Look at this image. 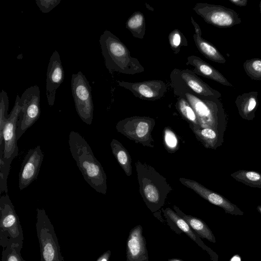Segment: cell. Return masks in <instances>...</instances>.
<instances>
[{
  "label": "cell",
  "mask_w": 261,
  "mask_h": 261,
  "mask_svg": "<svg viewBox=\"0 0 261 261\" xmlns=\"http://www.w3.org/2000/svg\"><path fill=\"white\" fill-rule=\"evenodd\" d=\"M194 41L200 53L206 58L214 62L223 64L226 59L218 49L211 43L199 36L193 35Z\"/></svg>",
  "instance_id": "603a6c76"
},
{
  "label": "cell",
  "mask_w": 261,
  "mask_h": 261,
  "mask_svg": "<svg viewBox=\"0 0 261 261\" xmlns=\"http://www.w3.org/2000/svg\"><path fill=\"white\" fill-rule=\"evenodd\" d=\"M258 212L261 214V205H258L256 208Z\"/></svg>",
  "instance_id": "f35d334b"
},
{
  "label": "cell",
  "mask_w": 261,
  "mask_h": 261,
  "mask_svg": "<svg viewBox=\"0 0 261 261\" xmlns=\"http://www.w3.org/2000/svg\"><path fill=\"white\" fill-rule=\"evenodd\" d=\"M118 85L130 91L141 99L153 101L161 98L167 91V86L161 80L138 82L117 81Z\"/></svg>",
  "instance_id": "5bb4252c"
},
{
  "label": "cell",
  "mask_w": 261,
  "mask_h": 261,
  "mask_svg": "<svg viewBox=\"0 0 261 261\" xmlns=\"http://www.w3.org/2000/svg\"><path fill=\"white\" fill-rule=\"evenodd\" d=\"M173 90L175 95L185 98L192 107L201 128L213 129L224 137L227 117L219 98L200 96L186 89Z\"/></svg>",
  "instance_id": "7a4b0ae2"
},
{
  "label": "cell",
  "mask_w": 261,
  "mask_h": 261,
  "mask_svg": "<svg viewBox=\"0 0 261 261\" xmlns=\"http://www.w3.org/2000/svg\"><path fill=\"white\" fill-rule=\"evenodd\" d=\"M9 98L7 93L2 90L0 93V133L3 130L4 123L8 118Z\"/></svg>",
  "instance_id": "1f68e13d"
},
{
  "label": "cell",
  "mask_w": 261,
  "mask_h": 261,
  "mask_svg": "<svg viewBox=\"0 0 261 261\" xmlns=\"http://www.w3.org/2000/svg\"><path fill=\"white\" fill-rule=\"evenodd\" d=\"M60 2V0H36L37 5L43 13L49 12Z\"/></svg>",
  "instance_id": "d6a6232c"
},
{
  "label": "cell",
  "mask_w": 261,
  "mask_h": 261,
  "mask_svg": "<svg viewBox=\"0 0 261 261\" xmlns=\"http://www.w3.org/2000/svg\"><path fill=\"white\" fill-rule=\"evenodd\" d=\"M191 22L194 27L195 32L196 35L202 36V32L198 24L195 22L192 16L191 17Z\"/></svg>",
  "instance_id": "e575fe53"
},
{
  "label": "cell",
  "mask_w": 261,
  "mask_h": 261,
  "mask_svg": "<svg viewBox=\"0 0 261 261\" xmlns=\"http://www.w3.org/2000/svg\"><path fill=\"white\" fill-rule=\"evenodd\" d=\"M99 43L105 65L110 73L116 71L135 74L144 71L138 60L130 55L126 46L110 31L106 30L101 35Z\"/></svg>",
  "instance_id": "3957f363"
},
{
  "label": "cell",
  "mask_w": 261,
  "mask_h": 261,
  "mask_svg": "<svg viewBox=\"0 0 261 261\" xmlns=\"http://www.w3.org/2000/svg\"><path fill=\"white\" fill-rule=\"evenodd\" d=\"M168 261H185V260L180 259H178V258H171V259H168Z\"/></svg>",
  "instance_id": "74e56055"
},
{
  "label": "cell",
  "mask_w": 261,
  "mask_h": 261,
  "mask_svg": "<svg viewBox=\"0 0 261 261\" xmlns=\"http://www.w3.org/2000/svg\"><path fill=\"white\" fill-rule=\"evenodd\" d=\"M193 10L205 22L219 28H231L241 22L237 12L221 5L198 3Z\"/></svg>",
  "instance_id": "8fae6325"
},
{
  "label": "cell",
  "mask_w": 261,
  "mask_h": 261,
  "mask_svg": "<svg viewBox=\"0 0 261 261\" xmlns=\"http://www.w3.org/2000/svg\"><path fill=\"white\" fill-rule=\"evenodd\" d=\"M71 91L76 112L82 120L88 125L93 118L94 105L91 89L85 75L79 71L72 74Z\"/></svg>",
  "instance_id": "30bf717a"
},
{
  "label": "cell",
  "mask_w": 261,
  "mask_h": 261,
  "mask_svg": "<svg viewBox=\"0 0 261 261\" xmlns=\"http://www.w3.org/2000/svg\"><path fill=\"white\" fill-rule=\"evenodd\" d=\"M229 1L236 6L239 7H245L247 5V0H229Z\"/></svg>",
  "instance_id": "d590c367"
},
{
  "label": "cell",
  "mask_w": 261,
  "mask_h": 261,
  "mask_svg": "<svg viewBox=\"0 0 261 261\" xmlns=\"http://www.w3.org/2000/svg\"><path fill=\"white\" fill-rule=\"evenodd\" d=\"M126 261H149L143 228L138 225L130 230L126 242Z\"/></svg>",
  "instance_id": "e0dca14e"
},
{
  "label": "cell",
  "mask_w": 261,
  "mask_h": 261,
  "mask_svg": "<svg viewBox=\"0 0 261 261\" xmlns=\"http://www.w3.org/2000/svg\"><path fill=\"white\" fill-rule=\"evenodd\" d=\"M135 166L140 194L147 207L155 213L164 206L172 189L166 178L150 165L138 160Z\"/></svg>",
  "instance_id": "277c9868"
},
{
  "label": "cell",
  "mask_w": 261,
  "mask_h": 261,
  "mask_svg": "<svg viewBox=\"0 0 261 261\" xmlns=\"http://www.w3.org/2000/svg\"><path fill=\"white\" fill-rule=\"evenodd\" d=\"M0 245L3 249L11 245L23 246L21 225L8 194L0 198Z\"/></svg>",
  "instance_id": "52a82bcc"
},
{
  "label": "cell",
  "mask_w": 261,
  "mask_h": 261,
  "mask_svg": "<svg viewBox=\"0 0 261 261\" xmlns=\"http://www.w3.org/2000/svg\"><path fill=\"white\" fill-rule=\"evenodd\" d=\"M230 261H241V258L239 255H235L232 257Z\"/></svg>",
  "instance_id": "8d00e7d4"
},
{
  "label": "cell",
  "mask_w": 261,
  "mask_h": 261,
  "mask_svg": "<svg viewBox=\"0 0 261 261\" xmlns=\"http://www.w3.org/2000/svg\"><path fill=\"white\" fill-rule=\"evenodd\" d=\"M125 27L135 38L142 39L145 34V19L142 12H135L127 19Z\"/></svg>",
  "instance_id": "d4e9b609"
},
{
  "label": "cell",
  "mask_w": 261,
  "mask_h": 261,
  "mask_svg": "<svg viewBox=\"0 0 261 261\" xmlns=\"http://www.w3.org/2000/svg\"><path fill=\"white\" fill-rule=\"evenodd\" d=\"M259 10H260V13H261V1L259 3Z\"/></svg>",
  "instance_id": "ab89813d"
},
{
  "label": "cell",
  "mask_w": 261,
  "mask_h": 261,
  "mask_svg": "<svg viewBox=\"0 0 261 261\" xmlns=\"http://www.w3.org/2000/svg\"><path fill=\"white\" fill-rule=\"evenodd\" d=\"M44 155L39 145L30 149L25 155L19 173V188L22 190L38 176Z\"/></svg>",
  "instance_id": "9a60e30c"
},
{
  "label": "cell",
  "mask_w": 261,
  "mask_h": 261,
  "mask_svg": "<svg viewBox=\"0 0 261 261\" xmlns=\"http://www.w3.org/2000/svg\"><path fill=\"white\" fill-rule=\"evenodd\" d=\"M179 180L183 185L195 192L202 198L223 209L226 213L234 216L244 215V212L237 205L220 194L205 188L198 182L184 177L179 178Z\"/></svg>",
  "instance_id": "4fadbf2b"
},
{
  "label": "cell",
  "mask_w": 261,
  "mask_h": 261,
  "mask_svg": "<svg viewBox=\"0 0 261 261\" xmlns=\"http://www.w3.org/2000/svg\"><path fill=\"white\" fill-rule=\"evenodd\" d=\"M154 119L146 116H132L118 121L116 125L118 132L136 143L151 148L154 147L151 135L155 125Z\"/></svg>",
  "instance_id": "ba28073f"
},
{
  "label": "cell",
  "mask_w": 261,
  "mask_h": 261,
  "mask_svg": "<svg viewBox=\"0 0 261 261\" xmlns=\"http://www.w3.org/2000/svg\"><path fill=\"white\" fill-rule=\"evenodd\" d=\"M168 40L171 49L176 55L179 53L181 46H187L188 45L185 36L178 29H175L169 33Z\"/></svg>",
  "instance_id": "83f0119b"
},
{
  "label": "cell",
  "mask_w": 261,
  "mask_h": 261,
  "mask_svg": "<svg viewBox=\"0 0 261 261\" xmlns=\"http://www.w3.org/2000/svg\"><path fill=\"white\" fill-rule=\"evenodd\" d=\"M165 146L169 152L173 153L178 149L177 136L170 127H165L163 132Z\"/></svg>",
  "instance_id": "4dcf8cb0"
},
{
  "label": "cell",
  "mask_w": 261,
  "mask_h": 261,
  "mask_svg": "<svg viewBox=\"0 0 261 261\" xmlns=\"http://www.w3.org/2000/svg\"><path fill=\"white\" fill-rule=\"evenodd\" d=\"M36 229L41 261H64L53 225L43 208H37Z\"/></svg>",
  "instance_id": "8992f818"
},
{
  "label": "cell",
  "mask_w": 261,
  "mask_h": 261,
  "mask_svg": "<svg viewBox=\"0 0 261 261\" xmlns=\"http://www.w3.org/2000/svg\"><path fill=\"white\" fill-rule=\"evenodd\" d=\"M65 77L64 69L58 51L55 50L49 61L46 73V93L48 103L54 105L57 89Z\"/></svg>",
  "instance_id": "2e32d148"
},
{
  "label": "cell",
  "mask_w": 261,
  "mask_h": 261,
  "mask_svg": "<svg viewBox=\"0 0 261 261\" xmlns=\"http://www.w3.org/2000/svg\"><path fill=\"white\" fill-rule=\"evenodd\" d=\"M163 213L168 221L173 223L174 225L186 233L199 246L207 251L213 261H217V255L211 248L205 245L198 235L190 227L184 219L169 207H167L163 210Z\"/></svg>",
  "instance_id": "ac0fdd59"
},
{
  "label": "cell",
  "mask_w": 261,
  "mask_h": 261,
  "mask_svg": "<svg viewBox=\"0 0 261 261\" xmlns=\"http://www.w3.org/2000/svg\"><path fill=\"white\" fill-rule=\"evenodd\" d=\"M173 89H186L195 94L203 96L219 98L221 94L201 80L193 71L189 69L174 68L170 74Z\"/></svg>",
  "instance_id": "7c38bea8"
},
{
  "label": "cell",
  "mask_w": 261,
  "mask_h": 261,
  "mask_svg": "<svg viewBox=\"0 0 261 261\" xmlns=\"http://www.w3.org/2000/svg\"><path fill=\"white\" fill-rule=\"evenodd\" d=\"M187 64L194 67L193 71L196 75L211 79L224 86H233L221 72L199 57L194 55L189 56Z\"/></svg>",
  "instance_id": "d6986e66"
},
{
  "label": "cell",
  "mask_w": 261,
  "mask_h": 261,
  "mask_svg": "<svg viewBox=\"0 0 261 261\" xmlns=\"http://www.w3.org/2000/svg\"><path fill=\"white\" fill-rule=\"evenodd\" d=\"M23 246L11 245L3 249L2 261H26L21 254Z\"/></svg>",
  "instance_id": "f546056e"
},
{
  "label": "cell",
  "mask_w": 261,
  "mask_h": 261,
  "mask_svg": "<svg viewBox=\"0 0 261 261\" xmlns=\"http://www.w3.org/2000/svg\"><path fill=\"white\" fill-rule=\"evenodd\" d=\"M244 70L252 80L261 81V59L255 58L246 60L243 64Z\"/></svg>",
  "instance_id": "f1b7e54d"
},
{
  "label": "cell",
  "mask_w": 261,
  "mask_h": 261,
  "mask_svg": "<svg viewBox=\"0 0 261 261\" xmlns=\"http://www.w3.org/2000/svg\"><path fill=\"white\" fill-rule=\"evenodd\" d=\"M196 138L204 146L208 149H216L222 145L224 137L216 130L209 128H197L190 126Z\"/></svg>",
  "instance_id": "7402d4cb"
},
{
  "label": "cell",
  "mask_w": 261,
  "mask_h": 261,
  "mask_svg": "<svg viewBox=\"0 0 261 261\" xmlns=\"http://www.w3.org/2000/svg\"><path fill=\"white\" fill-rule=\"evenodd\" d=\"M68 143L72 156L86 181L96 192L106 194V174L87 141L78 133L71 131Z\"/></svg>",
  "instance_id": "6da1fadb"
},
{
  "label": "cell",
  "mask_w": 261,
  "mask_h": 261,
  "mask_svg": "<svg viewBox=\"0 0 261 261\" xmlns=\"http://www.w3.org/2000/svg\"><path fill=\"white\" fill-rule=\"evenodd\" d=\"M40 101V91L37 85L31 86L22 94L19 101L21 110L17 122V140L39 118Z\"/></svg>",
  "instance_id": "9c48e42d"
},
{
  "label": "cell",
  "mask_w": 261,
  "mask_h": 261,
  "mask_svg": "<svg viewBox=\"0 0 261 261\" xmlns=\"http://www.w3.org/2000/svg\"><path fill=\"white\" fill-rule=\"evenodd\" d=\"M175 107L180 115L189 122V126L201 128L195 111L185 98L178 96Z\"/></svg>",
  "instance_id": "484cf974"
},
{
  "label": "cell",
  "mask_w": 261,
  "mask_h": 261,
  "mask_svg": "<svg viewBox=\"0 0 261 261\" xmlns=\"http://www.w3.org/2000/svg\"><path fill=\"white\" fill-rule=\"evenodd\" d=\"M20 99V97L17 95L14 106L0 133V146L4 147L3 154L0 155V194L3 192L8 194L7 178L11 164L18 153L16 128L21 110Z\"/></svg>",
  "instance_id": "5b68a950"
},
{
  "label": "cell",
  "mask_w": 261,
  "mask_h": 261,
  "mask_svg": "<svg viewBox=\"0 0 261 261\" xmlns=\"http://www.w3.org/2000/svg\"><path fill=\"white\" fill-rule=\"evenodd\" d=\"M237 181L248 186L261 188V173L254 171L239 170L230 174Z\"/></svg>",
  "instance_id": "4316f807"
},
{
  "label": "cell",
  "mask_w": 261,
  "mask_h": 261,
  "mask_svg": "<svg viewBox=\"0 0 261 261\" xmlns=\"http://www.w3.org/2000/svg\"><path fill=\"white\" fill-rule=\"evenodd\" d=\"M111 252L110 250H107L103 252L96 261H109L111 256Z\"/></svg>",
  "instance_id": "836d02e7"
},
{
  "label": "cell",
  "mask_w": 261,
  "mask_h": 261,
  "mask_svg": "<svg viewBox=\"0 0 261 261\" xmlns=\"http://www.w3.org/2000/svg\"><path fill=\"white\" fill-rule=\"evenodd\" d=\"M256 91L243 93L237 97L235 103L240 116L244 119L252 120L255 117V112L258 106Z\"/></svg>",
  "instance_id": "ffe728a7"
},
{
  "label": "cell",
  "mask_w": 261,
  "mask_h": 261,
  "mask_svg": "<svg viewBox=\"0 0 261 261\" xmlns=\"http://www.w3.org/2000/svg\"><path fill=\"white\" fill-rule=\"evenodd\" d=\"M173 208L176 213L187 222L190 227L200 238L206 239L212 243L216 242V238L213 232L202 220L186 214L176 205H173Z\"/></svg>",
  "instance_id": "44dd1931"
},
{
  "label": "cell",
  "mask_w": 261,
  "mask_h": 261,
  "mask_svg": "<svg viewBox=\"0 0 261 261\" xmlns=\"http://www.w3.org/2000/svg\"><path fill=\"white\" fill-rule=\"evenodd\" d=\"M110 146L112 153L122 168L126 175L129 176L132 174V159L123 145L118 140L112 139Z\"/></svg>",
  "instance_id": "cb8c5ba5"
}]
</instances>
